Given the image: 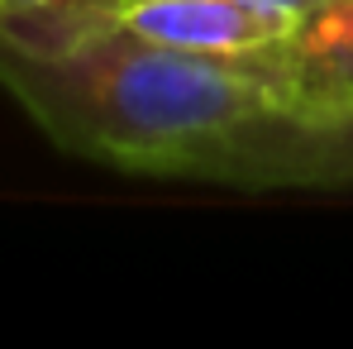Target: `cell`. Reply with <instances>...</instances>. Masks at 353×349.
<instances>
[{
    "mask_svg": "<svg viewBox=\"0 0 353 349\" xmlns=\"http://www.w3.org/2000/svg\"><path fill=\"white\" fill-rule=\"evenodd\" d=\"M105 19L143 44L205 58H253L292 39L301 15L253 0H101Z\"/></svg>",
    "mask_w": 353,
    "mask_h": 349,
    "instance_id": "3",
    "label": "cell"
},
{
    "mask_svg": "<svg viewBox=\"0 0 353 349\" xmlns=\"http://www.w3.org/2000/svg\"><path fill=\"white\" fill-rule=\"evenodd\" d=\"M253 5H272V10H292V15H310L315 5H325V0H253Z\"/></svg>",
    "mask_w": 353,
    "mask_h": 349,
    "instance_id": "5",
    "label": "cell"
},
{
    "mask_svg": "<svg viewBox=\"0 0 353 349\" xmlns=\"http://www.w3.org/2000/svg\"><path fill=\"white\" fill-rule=\"evenodd\" d=\"M0 86L62 149L148 177H186L220 139L301 111L282 44L176 53L110 24L101 0H0Z\"/></svg>",
    "mask_w": 353,
    "mask_h": 349,
    "instance_id": "1",
    "label": "cell"
},
{
    "mask_svg": "<svg viewBox=\"0 0 353 349\" xmlns=\"http://www.w3.org/2000/svg\"><path fill=\"white\" fill-rule=\"evenodd\" d=\"M282 48L301 91L296 115L353 106V0H325L301 15Z\"/></svg>",
    "mask_w": 353,
    "mask_h": 349,
    "instance_id": "4",
    "label": "cell"
},
{
    "mask_svg": "<svg viewBox=\"0 0 353 349\" xmlns=\"http://www.w3.org/2000/svg\"><path fill=\"white\" fill-rule=\"evenodd\" d=\"M186 177L225 182L243 191H268V187L344 191L353 187V106L315 111V115H268L220 139Z\"/></svg>",
    "mask_w": 353,
    "mask_h": 349,
    "instance_id": "2",
    "label": "cell"
}]
</instances>
